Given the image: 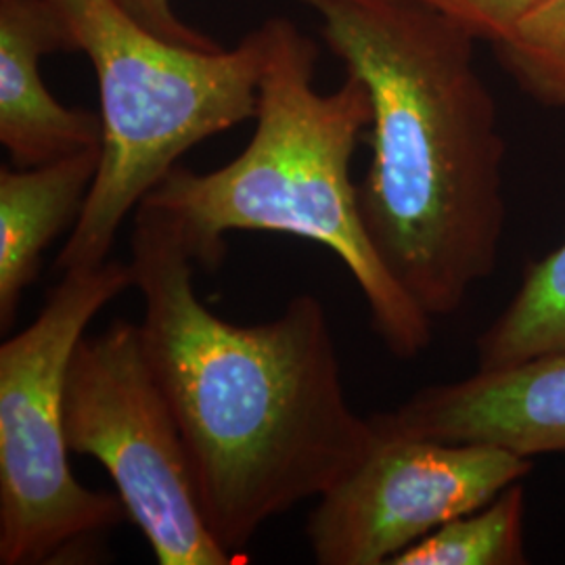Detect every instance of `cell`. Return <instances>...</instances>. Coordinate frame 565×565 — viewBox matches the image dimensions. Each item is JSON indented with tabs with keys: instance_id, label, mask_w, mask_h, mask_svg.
Here are the masks:
<instances>
[{
	"instance_id": "obj_9",
	"label": "cell",
	"mask_w": 565,
	"mask_h": 565,
	"mask_svg": "<svg viewBox=\"0 0 565 565\" xmlns=\"http://www.w3.org/2000/svg\"><path fill=\"white\" fill-rule=\"evenodd\" d=\"M74 53L53 0H0V142L15 168L99 147L102 116L65 107L46 88L42 57Z\"/></svg>"
},
{
	"instance_id": "obj_7",
	"label": "cell",
	"mask_w": 565,
	"mask_h": 565,
	"mask_svg": "<svg viewBox=\"0 0 565 565\" xmlns=\"http://www.w3.org/2000/svg\"><path fill=\"white\" fill-rule=\"evenodd\" d=\"M373 445L308 515L306 539L321 565H392L446 522L476 511L532 471L507 448L443 443L371 417Z\"/></svg>"
},
{
	"instance_id": "obj_5",
	"label": "cell",
	"mask_w": 565,
	"mask_h": 565,
	"mask_svg": "<svg viewBox=\"0 0 565 565\" xmlns=\"http://www.w3.org/2000/svg\"><path fill=\"white\" fill-rule=\"evenodd\" d=\"M135 289L130 263L61 273L34 323L0 345V564H60L128 518L67 463L65 382L86 327Z\"/></svg>"
},
{
	"instance_id": "obj_6",
	"label": "cell",
	"mask_w": 565,
	"mask_h": 565,
	"mask_svg": "<svg viewBox=\"0 0 565 565\" xmlns=\"http://www.w3.org/2000/svg\"><path fill=\"white\" fill-rule=\"evenodd\" d=\"M65 436L70 452L105 467L158 564H233L203 520L181 429L139 324L116 319L82 335L65 382Z\"/></svg>"
},
{
	"instance_id": "obj_8",
	"label": "cell",
	"mask_w": 565,
	"mask_h": 565,
	"mask_svg": "<svg viewBox=\"0 0 565 565\" xmlns=\"http://www.w3.org/2000/svg\"><path fill=\"white\" fill-rule=\"evenodd\" d=\"M380 419L406 434L501 446L527 459L565 452V354L429 385Z\"/></svg>"
},
{
	"instance_id": "obj_14",
	"label": "cell",
	"mask_w": 565,
	"mask_h": 565,
	"mask_svg": "<svg viewBox=\"0 0 565 565\" xmlns=\"http://www.w3.org/2000/svg\"><path fill=\"white\" fill-rule=\"evenodd\" d=\"M461 28L476 42L499 46L546 0H411Z\"/></svg>"
},
{
	"instance_id": "obj_3",
	"label": "cell",
	"mask_w": 565,
	"mask_h": 565,
	"mask_svg": "<svg viewBox=\"0 0 565 565\" xmlns=\"http://www.w3.org/2000/svg\"><path fill=\"white\" fill-rule=\"evenodd\" d=\"M266 55L256 130L218 170L177 166L141 203L177 231L191 260L216 270L233 231L285 233L331 249L354 277L371 323L403 361L431 342L434 319L413 302L373 252L359 214L352 158L373 121L363 82L352 74L331 93L315 86L319 46L287 18L263 23Z\"/></svg>"
},
{
	"instance_id": "obj_1",
	"label": "cell",
	"mask_w": 565,
	"mask_h": 565,
	"mask_svg": "<svg viewBox=\"0 0 565 565\" xmlns=\"http://www.w3.org/2000/svg\"><path fill=\"white\" fill-rule=\"evenodd\" d=\"M130 247L147 361L181 429L205 525L237 553L273 518L340 484L375 427L345 396L319 298L296 296L266 323H231L198 298L195 263L145 203Z\"/></svg>"
},
{
	"instance_id": "obj_2",
	"label": "cell",
	"mask_w": 565,
	"mask_h": 565,
	"mask_svg": "<svg viewBox=\"0 0 565 565\" xmlns=\"http://www.w3.org/2000/svg\"><path fill=\"white\" fill-rule=\"evenodd\" d=\"M373 105L364 233L429 319L488 279L505 231V141L476 41L411 0H294Z\"/></svg>"
},
{
	"instance_id": "obj_15",
	"label": "cell",
	"mask_w": 565,
	"mask_h": 565,
	"mask_svg": "<svg viewBox=\"0 0 565 565\" xmlns=\"http://www.w3.org/2000/svg\"><path fill=\"white\" fill-rule=\"evenodd\" d=\"M121 9L160 39L193 49H216L221 44L212 41L207 34L191 28L174 11L172 0H116Z\"/></svg>"
},
{
	"instance_id": "obj_10",
	"label": "cell",
	"mask_w": 565,
	"mask_h": 565,
	"mask_svg": "<svg viewBox=\"0 0 565 565\" xmlns=\"http://www.w3.org/2000/svg\"><path fill=\"white\" fill-rule=\"evenodd\" d=\"M102 166V145L34 168L0 170V329L15 323L23 291L42 256L81 221Z\"/></svg>"
},
{
	"instance_id": "obj_11",
	"label": "cell",
	"mask_w": 565,
	"mask_h": 565,
	"mask_svg": "<svg viewBox=\"0 0 565 565\" xmlns=\"http://www.w3.org/2000/svg\"><path fill=\"white\" fill-rule=\"evenodd\" d=\"M478 369L565 354V243L530 264L515 296L476 342Z\"/></svg>"
},
{
	"instance_id": "obj_4",
	"label": "cell",
	"mask_w": 565,
	"mask_h": 565,
	"mask_svg": "<svg viewBox=\"0 0 565 565\" xmlns=\"http://www.w3.org/2000/svg\"><path fill=\"white\" fill-rule=\"evenodd\" d=\"M74 53L86 55L102 99V166L55 268L109 260L121 223L182 156L254 120L266 55L264 25L233 49L163 41L116 0H53Z\"/></svg>"
},
{
	"instance_id": "obj_12",
	"label": "cell",
	"mask_w": 565,
	"mask_h": 565,
	"mask_svg": "<svg viewBox=\"0 0 565 565\" xmlns=\"http://www.w3.org/2000/svg\"><path fill=\"white\" fill-rule=\"evenodd\" d=\"M524 515L525 492L522 482H518L484 507L429 532L392 565L527 564Z\"/></svg>"
},
{
	"instance_id": "obj_13",
	"label": "cell",
	"mask_w": 565,
	"mask_h": 565,
	"mask_svg": "<svg viewBox=\"0 0 565 565\" xmlns=\"http://www.w3.org/2000/svg\"><path fill=\"white\" fill-rule=\"evenodd\" d=\"M494 51L525 95L565 109V0H546Z\"/></svg>"
}]
</instances>
